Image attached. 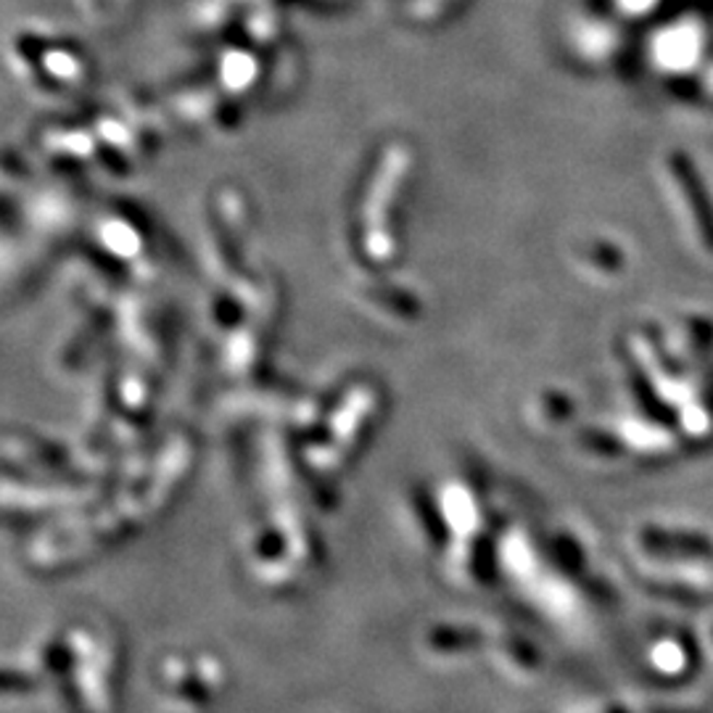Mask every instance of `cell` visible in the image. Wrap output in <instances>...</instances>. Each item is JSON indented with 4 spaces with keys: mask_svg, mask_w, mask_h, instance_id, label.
Here are the masks:
<instances>
[{
    "mask_svg": "<svg viewBox=\"0 0 713 713\" xmlns=\"http://www.w3.org/2000/svg\"><path fill=\"white\" fill-rule=\"evenodd\" d=\"M37 687H40V679L24 672L0 668V696H24V692H35Z\"/></svg>",
    "mask_w": 713,
    "mask_h": 713,
    "instance_id": "obj_1",
    "label": "cell"
}]
</instances>
